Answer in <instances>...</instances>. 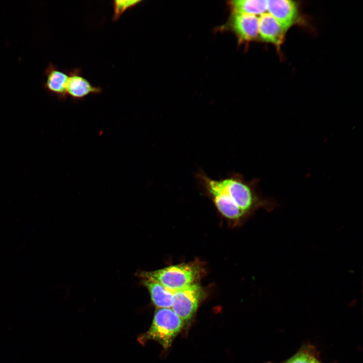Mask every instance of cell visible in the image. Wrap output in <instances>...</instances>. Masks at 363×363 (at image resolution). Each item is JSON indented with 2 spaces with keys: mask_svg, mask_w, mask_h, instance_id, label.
Wrapping results in <instances>:
<instances>
[{
  "mask_svg": "<svg viewBox=\"0 0 363 363\" xmlns=\"http://www.w3.org/2000/svg\"><path fill=\"white\" fill-rule=\"evenodd\" d=\"M203 291L197 282L173 292L171 309L185 322H189L197 311Z\"/></svg>",
  "mask_w": 363,
  "mask_h": 363,
  "instance_id": "obj_4",
  "label": "cell"
},
{
  "mask_svg": "<svg viewBox=\"0 0 363 363\" xmlns=\"http://www.w3.org/2000/svg\"><path fill=\"white\" fill-rule=\"evenodd\" d=\"M184 325V322L171 308H157L150 328L140 338L141 342L153 340L167 348Z\"/></svg>",
  "mask_w": 363,
  "mask_h": 363,
  "instance_id": "obj_3",
  "label": "cell"
},
{
  "mask_svg": "<svg viewBox=\"0 0 363 363\" xmlns=\"http://www.w3.org/2000/svg\"><path fill=\"white\" fill-rule=\"evenodd\" d=\"M286 32L279 22L268 13L261 15L259 18V34L263 40L279 46Z\"/></svg>",
  "mask_w": 363,
  "mask_h": 363,
  "instance_id": "obj_9",
  "label": "cell"
},
{
  "mask_svg": "<svg viewBox=\"0 0 363 363\" xmlns=\"http://www.w3.org/2000/svg\"><path fill=\"white\" fill-rule=\"evenodd\" d=\"M141 0H115L112 2L113 21H117L126 11L133 8L141 3Z\"/></svg>",
  "mask_w": 363,
  "mask_h": 363,
  "instance_id": "obj_13",
  "label": "cell"
},
{
  "mask_svg": "<svg viewBox=\"0 0 363 363\" xmlns=\"http://www.w3.org/2000/svg\"><path fill=\"white\" fill-rule=\"evenodd\" d=\"M234 12L257 16L267 11V1L237 0L230 2Z\"/></svg>",
  "mask_w": 363,
  "mask_h": 363,
  "instance_id": "obj_11",
  "label": "cell"
},
{
  "mask_svg": "<svg viewBox=\"0 0 363 363\" xmlns=\"http://www.w3.org/2000/svg\"><path fill=\"white\" fill-rule=\"evenodd\" d=\"M267 11L287 31L297 21V5L289 0L267 1Z\"/></svg>",
  "mask_w": 363,
  "mask_h": 363,
  "instance_id": "obj_6",
  "label": "cell"
},
{
  "mask_svg": "<svg viewBox=\"0 0 363 363\" xmlns=\"http://www.w3.org/2000/svg\"><path fill=\"white\" fill-rule=\"evenodd\" d=\"M201 269L194 263L180 264L153 271H140L137 275L153 279L172 292L196 283Z\"/></svg>",
  "mask_w": 363,
  "mask_h": 363,
  "instance_id": "obj_2",
  "label": "cell"
},
{
  "mask_svg": "<svg viewBox=\"0 0 363 363\" xmlns=\"http://www.w3.org/2000/svg\"><path fill=\"white\" fill-rule=\"evenodd\" d=\"M210 180L245 214L259 207L271 211L277 206L273 199L262 196L258 178L247 180L241 173L232 171L218 179L210 177Z\"/></svg>",
  "mask_w": 363,
  "mask_h": 363,
  "instance_id": "obj_1",
  "label": "cell"
},
{
  "mask_svg": "<svg viewBox=\"0 0 363 363\" xmlns=\"http://www.w3.org/2000/svg\"><path fill=\"white\" fill-rule=\"evenodd\" d=\"M142 284L149 292L151 300L157 308H171L173 292L158 282L150 278L138 275Z\"/></svg>",
  "mask_w": 363,
  "mask_h": 363,
  "instance_id": "obj_10",
  "label": "cell"
},
{
  "mask_svg": "<svg viewBox=\"0 0 363 363\" xmlns=\"http://www.w3.org/2000/svg\"><path fill=\"white\" fill-rule=\"evenodd\" d=\"M44 90L49 94L56 96L60 100H65L67 96V88L69 80L68 70H61L50 63L44 71Z\"/></svg>",
  "mask_w": 363,
  "mask_h": 363,
  "instance_id": "obj_5",
  "label": "cell"
},
{
  "mask_svg": "<svg viewBox=\"0 0 363 363\" xmlns=\"http://www.w3.org/2000/svg\"><path fill=\"white\" fill-rule=\"evenodd\" d=\"M312 363H322L319 360H318L316 358H315L312 361Z\"/></svg>",
  "mask_w": 363,
  "mask_h": 363,
  "instance_id": "obj_14",
  "label": "cell"
},
{
  "mask_svg": "<svg viewBox=\"0 0 363 363\" xmlns=\"http://www.w3.org/2000/svg\"><path fill=\"white\" fill-rule=\"evenodd\" d=\"M69 80L67 84V96L74 100H79L90 94H99L102 89L93 86L88 80L83 76L80 69L68 70Z\"/></svg>",
  "mask_w": 363,
  "mask_h": 363,
  "instance_id": "obj_7",
  "label": "cell"
},
{
  "mask_svg": "<svg viewBox=\"0 0 363 363\" xmlns=\"http://www.w3.org/2000/svg\"><path fill=\"white\" fill-rule=\"evenodd\" d=\"M315 358L314 349L311 346H306L289 358L280 363H312Z\"/></svg>",
  "mask_w": 363,
  "mask_h": 363,
  "instance_id": "obj_12",
  "label": "cell"
},
{
  "mask_svg": "<svg viewBox=\"0 0 363 363\" xmlns=\"http://www.w3.org/2000/svg\"><path fill=\"white\" fill-rule=\"evenodd\" d=\"M231 25L241 41L254 40L259 34V18L257 16L233 12Z\"/></svg>",
  "mask_w": 363,
  "mask_h": 363,
  "instance_id": "obj_8",
  "label": "cell"
}]
</instances>
